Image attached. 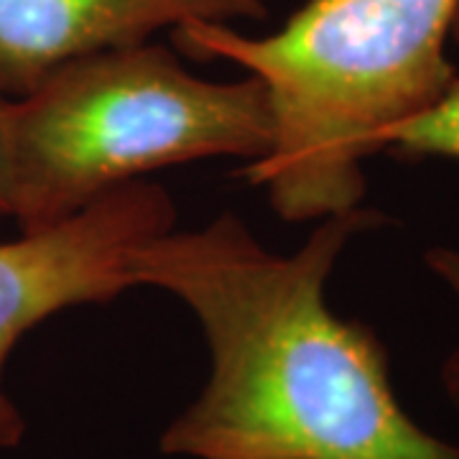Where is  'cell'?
<instances>
[{
    "instance_id": "cell-5",
    "label": "cell",
    "mask_w": 459,
    "mask_h": 459,
    "mask_svg": "<svg viewBox=\"0 0 459 459\" xmlns=\"http://www.w3.org/2000/svg\"><path fill=\"white\" fill-rule=\"evenodd\" d=\"M261 18L263 0H0V95L21 98L69 59L151 41L164 29Z\"/></svg>"
},
{
    "instance_id": "cell-4",
    "label": "cell",
    "mask_w": 459,
    "mask_h": 459,
    "mask_svg": "<svg viewBox=\"0 0 459 459\" xmlns=\"http://www.w3.org/2000/svg\"><path fill=\"white\" fill-rule=\"evenodd\" d=\"M171 228V195L161 184L133 179L59 225L0 243V449L26 439V419L5 391L13 347L54 314L138 289L133 253Z\"/></svg>"
},
{
    "instance_id": "cell-6",
    "label": "cell",
    "mask_w": 459,
    "mask_h": 459,
    "mask_svg": "<svg viewBox=\"0 0 459 459\" xmlns=\"http://www.w3.org/2000/svg\"><path fill=\"white\" fill-rule=\"evenodd\" d=\"M452 41L459 44V5L452 21ZM401 159H449L459 161V72L444 98L427 113L395 128L385 148Z\"/></svg>"
},
{
    "instance_id": "cell-8",
    "label": "cell",
    "mask_w": 459,
    "mask_h": 459,
    "mask_svg": "<svg viewBox=\"0 0 459 459\" xmlns=\"http://www.w3.org/2000/svg\"><path fill=\"white\" fill-rule=\"evenodd\" d=\"M8 102L0 95V217H11V166H8Z\"/></svg>"
},
{
    "instance_id": "cell-2",
    "label": "cell",
    "mask_w": 459,
    "mask_h": 459,
    "mask_svg": "<svg viewBox=\"0 0 459 459\" xmlns=\"http://www.w3.org/2000/svg\"><path fill=\"white\" fill-rule=\"evenodd\" d=\"M459 0H307L279 31L174 29L181 51L225 59L265 87L271 146L246 171L289 222L360 207L362 164L455 82L446 56Z\"/></svg>"
},
{
    "instance_id": "cell-7",
    "label": "cell",
    "mask_w": 459,
    "mask_h": 459,
    "mask_svg": "<svg viewBox=\"0 0 459 459\" xmlns=\"http://www.w3.org/2000/svg\"><path fill=\"white\" fill-rule=\"evenodd\" d=\"M424 261H427L429 271L439 281H444V286L459 299V247H429ZM442 385L452 406L459 411V342L455 344V350L446 355L442 365Z\"/></svg>"
},
{
    "instance_id": "cell-3",
    "label": "cell",
    "mask_w": 459,
    "mask_h": 459,
    "mask_svg": "<svg viewBox=\"0 0 459 459\" xmlns=\"http://www.w3.org/2000/svg\"><path fill=\"white\" fill-rule=\"evenodd\" d=\"M258 77L212 82L153 41L69 59L8 102L11 217L59 225L110 189L166 166L271 146Z\"/></svg>"
},
{
    "instance_id": "cell-1",
    "label": "cell",
    "mask_w": 459,
    "mask_h": 459,
    "mask_svg": "<svg viewBox=\"0 0 459 459\" xmlns=\"http://www.w3.org/2000/svg\"><path fill=\"white\" fill-rule=\"evenodd\" d=\"M376 210L327 214L291 255L232 212L166 230L133 253L135 286L197 316L210 377L166 427L161 452L195 459H459L398 403L373 329L332 312L325 286L347 243L385 225Z\"/></svg>"
}]
</instances>
